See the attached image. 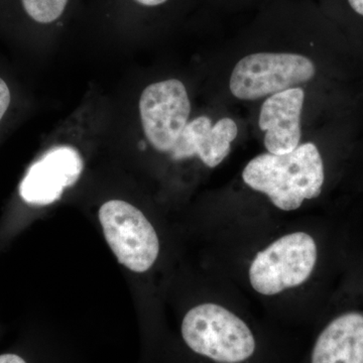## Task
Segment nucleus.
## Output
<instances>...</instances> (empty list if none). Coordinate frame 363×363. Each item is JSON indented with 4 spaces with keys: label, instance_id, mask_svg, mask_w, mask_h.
<instances>
[{
    "label": "nucleus",
    "instance_id": "f257e3e1",
    "mask_svg": "<svg viewBox=\"0 0 363 363\" xmlns=\"http://www.w3.org/2000/svg\"><path fill=\"white\" fill-rule=\"evenodd\" d=\"M243 182L269 198L284 211H294L305 200L319 197L323 188V160L314 143L298 145L285 155L262 154L248 162Z\"/></svg>",
    "mask_w": 363,
    "mask_h": 363
},
{
    "label": "nucleus",
    "instance_id": "f03ea898",
    "mask_svg": "<svg viewBox=\"0 0 363 363\" xmlns=\"http://www.w3.org/2000/svg\"><path fill=\"white\" fill-rule=\"evenodd\" d=\"M181 332L191 350L216 362H243L255 351V336L245 322L215 303H203L189 310Z\"/></svg>",
    "mask_w": 363,
    "mask_h": 363
},
{
    "label": "nucleus",
    "instance_id": "7ed1b4c3",
    "mask_svg": "<svg viewBox=\"0 0 363 363\" xmlns=\"http://www.w3.org/2000/svg\"><path fill=\"white\" fill-rule=\"evenodd\" d=\"M315 74L316 67L304 55L252 52L234 67L229 89L238 99L252 101L309 82Z\"/></svg>",
    "mask_w": 363,
    "mask_h": 363
},
{
    "label": "nucleus",
    "instance_id": "20e7f679",
    "mask_svg": "<svg viewBox=\"0 0 363 363\" xmlns=\"http://www.w3.org/2000/svg\"><path fill=\"white\" fill-rule=\"evenodd\" d=\"M317 245L306 233H289L257 253L250 264V285L255 292L274 296L303 285L317 262Z\"/></svg>",
    "mask_w": 363,
    "mask_h": 363
},
{
    "label": "nucleus",
    "instance_id": "39448f33",
    "mask_svg": "<svg viewBox=\"0 0 363 363\" xmlns=\"http://www.w3.org/2000/svg\"><path fill=\"white\" fill-rule=\"evenodd\" d=\"M98 219L107 245L121 266L135 274H145L160 255L156 229L138 208L123 200L101 205Z\"/></svg>",
    "mask_w": 363,
    "mask_h": 363
},
{
    "label": "nucleus",
    "instance_id": "423d86ee",
    "mask_svg": "<svg viewBox=\"0 0 363 363\" xmlns=\"http://www.w3.org/2000/svg\"><path fill=\"white\" fill-rule=\"evenodd\" d=\"M143 133L157 152H171L189 123L191 102L185 85L177 79L150 84L140 100Z\"/></svg>",
    "mask_w": 363,
    "mask_h": 363
},
{
    "label": "nucleus",
    "instance_id": "0eeeda50",
    "mask_svg": "<svg viewBox=\"0 0 363 363\" xmlns=\"http://www.w3.org/2000/svg\"><path fill=\"white\" fill-rule=\"evenodd\" d=\"M82 171L83 160L77 150L66 145L54 147L28 169L21 184V198L33 205L52 204L79 180Z\"/></svg>",
    "mask_w": 363,
    "mask_h": 363
},
{
    "label": "nucleus",
    "instance_id": "6e6552de",
    "mask_svg": "<svg viewBox=\"0 0 363 363\" xmlns=\"http://www.w3.org/2000/svg\"><path fill=\"white\" fill-rule=\"evenodd\" d=\"M305 101L302 88H291L267 98L260 108L259 125L269 154L285 155L300 145L301 116Z\"/></svg>",
    "mask_w": 363,
    "mask_h": 363
},
{
    "label": "nucleus",
    "instance_id": "1a4fd4ad",
    "mask_svg": "<svg viewBox=\"0 0 363 363\" xmlns=\"http://www.w3.org/2000/svg\"><path fill=\"white\" fill-rule=\"evenodd\" d=\"M238 135L233 119L225 117L212 124L209 117L199 116L187 123L169 154L175 161L198 157L208 168H216L228 156Z\"/></svg>",
    "mask_w": 363,
    "mask_h": 363
},
{
    "label": "nucleus",
    "instance_id": "9d476101",
    "mask_svg": "<svg viewBox=\"0 0 363 363\" xmlns=\"http://www.w3.org/2000/svg\"><path fill=\"white\" fill-rule=\"evenodd\" d=\"M312 363H363V314L346 313L334 319L318 337Z\"/></svg>",
    "mask_w": 363,
    "mask_h": 363
},
{
    "label": "nucleus",
    "instance_id": "9b49d317",
    "mask_svg": "<svg viewBox=\"0 0 363 363\" xmlns=\"http://www.w3.org/2000/svg\"><path fill=\"white\" fill-rule=\"evenodd\" d=\"M69 0H23L26 13L40 23L58 20L65 11Z\"/></svg>",
    "mask_w": 363,
    "mask_h": 363
},
{
    "label": "nucleus",
    "instance_id": "f8f14e48",
    "mask_svg": "<svg viewBox=\"0 0 363 363\" xmlns=\"http://www.w3.org/2000/svg\"><path fill=\"white\" fill-rule=\"evenodd\" d=\"M329 4H338V9H343L348 16L363 21V0H326Z\"/></svg>",
    "mask_w": 363,
    "mask_h": 363
},
{
    "label": "nucleus",
    "instance_id": "ddd939ff",
    "mask_svg": "<svg viewBox=\"0 0 363 363\" xmlns=\"http://www.w3.org/2000/svg\"><path fill=\"white\" fill-rule=\"evenodd\" d=\"M9 104H11V92L6 83L0 78V121L6 114Z\"/></svg>",
    "mask_w": 363,
    "mask_h": 363
},
{
    "label": "nucleus",
    "instance_id": "4468645a",
    "mask_svg": "<svg viewBox=\"0 0 363 363\" xmlns=\"http://www.w3.org/2000/svg\"><path fill=\"white\" fill-rule=\"evenodd\" d=\"M0 363H26V362L20 355L6 353V354L0 355Z\"/></svg>",
    "mask_w": 363,
    "mask_h": 363
},
{
    "label": "nucleus",
    "instance_id": "2eb2a0df",
    "mask_svg": "<svg viewBox=\"0 0 363 363\" xmlns=\"http://www.w3.org/2000/svg\"><path fill=\"white\" fill-rule=\"evenodd\" d=\"M135 1L145 6H159L167 4L169 0H135Z\"/></svg>",
    "mask_w": 363,
    "mask_h": 363
},
{
    "label": "nucleus",
    "instance_id": "dca6fc26",
    "mask_svg": "<svg viewBox=\"0 0 363 363\" xmlns=\"http://www.w3.org/2000/svg\"><path fill=\"white\" fill-rule=\"evenodd\" d=\"M226 1L234 2V4H238V2H242V4H245V2L260 1V0H226Z\"/></svg>",
    "mask_w": 363,
    "mask_h": 363
}]
</instances>
